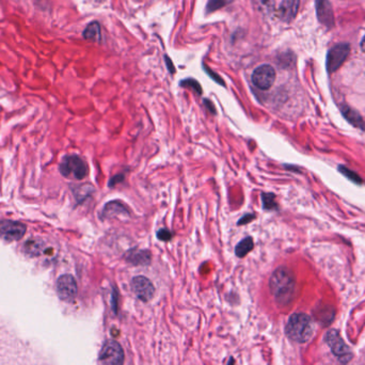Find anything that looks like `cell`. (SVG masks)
<instances>
[{"instance_id": "cell-1", "label": "cell", "mask_w": 365, "mask_h": 365, "mask_svg": "<svg viewBox=\"0 0 365 365\" xmlns=\"http://www.w3.org/2000/svg\"><path fill=\"white\" fill-rule=\"evenodd\" d=\"M269 288L273 298L279 305H289L296 293L295 274L287 267L276 268L270 278Z\"/></svg>"}, {"instance_id": "cell-2", "label": "cell", "mask_w": 365, "mask_h": 365, "mask_svg": "<svg viewBox=\"0 0 365 365\" xmlns=\"http://www.w3.org/2000/svg\"><path fill=\"white\" fill-rule=\"evenodd\" d=\"M313 332V321L307 314L296 313L289 317L286 325V333L293 341L298 343H306L312 337Z\"/></svg>"}, {"instance_id": "cell-3", "label": "cell", "mask_w": 365, "mask_h": 365, "mask_svg": "<svg viewBox=\"0 0 365 365\" xmlns=\"http://www.w3.org/2000/svg\"><path fill=\"white\" fill-rule=\"evenodd\" d=\"M60 173L66 178H74L76 180L84 179L88 174V167L85 162L76 155L65 157L59 167Z\"/></svg>"}, {"instance_id": "cell-4", "label": "cell", "mask_w": 365, "mask_h": 365, "mask_svg": "<svg viewBox=\"0 0 365 365\" xmlns=\"http://www.w3.org/2000/svg\"><path fill=\"white\" fill-rule=\"evenodd\" d=\"M99 359L103 365H123L124 351L117 341H108L100 350Z\"/></svg>"}, {"instance_id": "cell-5", "label": "cell", "mask_w": 365, "mask_h": 365, "mask_svg": "<svg viewBox=\"0 0 365 365\" xmlns=\"http://www.w3.org/2000/svg\"><path fill=\"white\" fill-rule=\"evenodd\" d=\"M26 225L18 221L2 220L0 221V237L7 242H17L25 236Z\"/></svg>"}, {"instance_id": "cell-6", "label": "cell", "mask_w": 365, "mask_h": 365, "mask_svg": "<svg viewBox=\"0 0 365 365\" xmlns=\"http://www.w3.org/2000/svg\"><path fill=\"white\" fill-rule=\"evenodd\" d=\"M350 52V46L347 43H341L333 46L327 56V69L330 73L335 72L347 59Z\"/></svg>"}, {"instance_id": "cell-7", "label": "cell", "mask_w": 365, "mask_h": 365, "mask_svg": "<svg viewBox=\"0 0 365 365\" xmlns=\"http://www.w3.org/2000/svg\"><path fill=\"white\" fill-rule=\"evenodd\" d=\"M275 80V71L271 66L264 65L259 67L252 74L253 84L261 90H268Z\"/></svg>"}, {"instance_id": "cell-8", "label": "cell", "mask_w": 365, "mask_h": 365, "mask_svg": "<svg viewBox=\"0 0 365 365\" xmlns=\"http://www.w3.org/2000/svg\"><path fill=\"white\" fill-rule=\"evenodd\" d=\"M132 288L135 295L140 300L147 302L155 295V287L153 283L143 275H138L132 280Z\"/></svg>"}, {"instance_id": "cell-9", "label": "cell", "mask_w": 365, "mask_h": 365, "mask_svg": "<svg viewBox=\"0 0 365 365\" xmlns=\"http://www.w3.org/2000/svg\"><path fill=\"white\" fill-rule=\"evenodd\" d=\"M57 292L60 299L72 301L77 295V283L71 274L61 275L57 281Z\"/></svg>"}, {"instance_id": "cell-10", "label": "cell", "mask_w": 365, "mask_h": 365, "mask_svg": "<svg viewBox=\"0 0 365 365\" xmlns=\"http://www.w3.org/2000/svg\"><path fill=\"white\" fill-rule=\"evenodd\" d=\"M299 5L300 0H283L278 10V16L283 22H292L298 13Z\"/></svg>"}, {"instance_id": "cell-11", "label": "cell", "mask_w": 365, "mask_h": 365, "mask_svg": "<svg viewBox=\"0 0 365 365\" xmlns=\"http://www.w3.org/2000/svg\"><path fill=\"white\" fill-rule=\"evenodd\" d=\"M326 339H327V343L329 344V346L332 348L333 352L336 356H344L348 354L349 348L347 347V345L344 343V341L336 331L334 330L329 331L326 335Z\"/></svg>"}, {"instance_id": "cell-12", "label": "cell", "mask_w": 365, "mask_h": 365, "mask_svg": "<svg viewBox=\"0 0 365 365\" xmlns=\"http://www.w3.org/2000/svg\"><path fill=\"white\" fill-rule=\"evenodd\" d=\"M152 254L148 250H131L126 255V261L135 266L148 265Z\"/></svg>"}, {"instance_id": "cell-13", "label": "cell", "mask_w": 365, "mask_h": 365, "mask_svg": "<svg viewBox=\"0 0 365 365\" xmlns=\"http://www.w3.org/2000/svg\"><path fill=\"white\" fill-rule=\"evenodd\" d=\"M317 15L319 20L327 26L333 25V11L328 0H317Z\"/></svg>"}, {"instance_id": "cell-14", "label": "cell", "mask_w": 365, "mask_h": 365, "mask_svg": "<svg viewBox=\"0 0 365 365\" xmlns=\"http://www.w3.org/2000/svg\"><path fill=\"white\" fill-rule=\"evenodd\" d=\"M253 247H254V243L252 237H246L242 242H239V244L236 246L235 253L238 257H244L253 249Z\"/></svg>"}, {"instance_id": "cell-15", "label": "cell", "mask_w": 365, "mask_h": 365, "mask_svg": "<svg viewBox=\"0 0 365 365\" xmlns=\"http://www.w3.org/2000/svg\"><path fill=\"white\" fill-rule=\"evenodd\" d=\"M252 6L260 13L268 15L274 10V0H251Z\"/></svg>"}, {"instance_id": "cell-16", "label": "cell", "mask_w": 365, "mask_h": 365, "mask_svg": "<svg viewBox=\"0 0 365 365\" xmlns=\"http://www.w3.org/2000/svg\"><path fill=\"white\" fill-rule=\"evenodd\" d=\"M117 213H127V210L125 209L123 204H121L118 201H112L109 202L104 208V215L110 217L112 215H117Z\"/></svg>"}, {"instance_id": "cell-17", "label": "cell", "mask_w": 365, "mask_h": 365, "mask_svg": "<svg viewBox=\"0 0 365 365\" xmlns=\"http://www.w3.org/2000/svg\"><path fill=\"white\" fill-rule=\"evenodd\" d=\"M100 27L98 23H91L83 31V37L89 41H96L99 39Z\"/></svg>"}, {"instance_id": "cell-18", "label": "cell", "mask_w": 365, "mask_h": 365, "mask_svg": "<svg viewBox=\"0 0 365 365\" xmlns=\"http://www.w3.org/2000/svg\"><path fill=\"white\" fill-rule=\"evenodd\" d=\"M343 113H344V117L351 124H354L355 126H357V127L363 128V120H362V118L360 117V115L358 112H356L355 110H352L350 108H347L346 110H343Z\"/></svg>"}, {"instance_id": "cell-19", "label": "cell", "mask_w": 365, "mask_h": 365, "mask_svg": "<svg viewBox=\"0 0 365 365\" xmlns=\"http://www.w3.org/2000/svg\"><path fill=\"white\" fill-rule=\"evenodd\" d=\"M262 200H263V205L265 209H275L276 203L274 201V195L273 194H263L262 195Z\"/></svg>"}, {"instance_id": "cell-20", "label": "cell", "mask_w": 365, "mask_h": 365, "mask_svg": "<svg viewBox=\"0 0 365 365\" xmlns=\"http://www.w3.org/2000/svg\"><path fill=\"white\" fill-rule=\"evenodd\" d=\"M232 2L233 0H210L209 4L207 5V11L212 12L215 10H218L226 5H229Z\"/></svg>"}, {"instance_id": "cell-21", "label": "cell", "mask_w": 365, "mask_h": 365, "mask_svg": "<svg viewBox=\"0 0 365 365\" xmlns=\"http://www.w3.org/2000/svg\"><path fill=\"white\" fill-rule=\"evenodd\" d=\"M338 170L341 171L345 176H347L348 179H350L352 182H356V183H358V184H361L362 180L359 178L358 174H356L355 172H352V171L348 170V169L345 168V167H339Z\"/></svg>"}, {"instance_id": "cell-22", "label": "cell", "mask_w": 365, "mask_h": 365, "mask_svg": "<svg viewBox=\"0 0 365 365\" xmlns=\"http://www.w3.org/2000/svg\"><path fill=\"white\" fill-rule=\"evenodd\" d=\"M182 84H183V85H186V87H190L191 89H194V90L197 91L198 94L202 93V89H201V85H200L196 80H194V79H187L186 81L182 82Z\"/></svg>"}, {"instance_id": "cell-23", "label": "cell", "mask_w": 365, "mask_h": 365, "mask_svg": "<svg viewBox=\"0 0 365 365\" xmlns=\"http://www.w3.org/2000/svg\"><path fill=\"white\" fill-rule=\"evenodd\" d=\"M157 237L162 242H168L172 238V233L167 229H161L157 232Z\"/></svg>"}, {"instance_id": "cell-24", "label": "cell", "mask_w": 365, "mask_h": 365, "mask_svg": "<svg viewBox=\"0 0 365 365\" xmlns=\"http://www.w3.org/2000/svg\"><path fill=\"white\" fill-rule=\"evenodd\" d=\"M254 218H255V216H254V215H246L245 217H243L241 220L238 221V224H239V225H242V224H247V223H249V222L252 221Z\"/></svg>"}, {"instance_id": "cell-25", "label": "cell", "mask_w": 365, "mask_h": 365, "mask_svg": "<svg viewBox=\"0 0 365 365\" xmlns=\"http://www.w3.org/2000/svg\"><path fill=\"white\" fill-rule=\"evenodd\" d=\"M361 49H362V52L365 54V36L363 37V40L361 42Z\"/></svg>"}, {"instance_id": "cell-26", "label": "cell", "mask_w": 365, "mask_h": 365, "mask_svg": "<svg viewBox=\"0 0 365 365\" xmlns=\"http://www.w3.org/2000/svg\"><path fill=\"white\" fill-rule=\"evenodd\" d=\"M205 104L207 105V107H208V104H209V105H211V104H210V102H207V100H205ZM211 106H212V105H211ZM209 109H210V111H211L212 113H215V109L211 108V107H209Z\"/></svg>"}, {"instance_id": "cell-27", "label": "cell", "mask_w": 365, "mask_h": 365, "mask_svg": "<svg viewBox=\"0 0 365 365\" xmlns=\"http://www.w3.org/2000/svg\"><path fill=\"white\" fill-rule=\"evenodd\" d=\"M229 365H233V360H230V362H229Z\"/></svg>"}]
</instances>
